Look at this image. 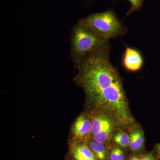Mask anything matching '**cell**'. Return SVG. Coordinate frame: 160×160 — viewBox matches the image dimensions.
<instances>
[{
    "label": "cell",
    "instance_id": "obj_1",
    "mask_svg": "<svg viewBox=\"0 0 160 160\" xmlns=\"http://www.w3.org/2000/svg\"><path fill=\"white\" fill-rule=\"evenodd\" d=\"M111 49L86 54L78 64L73 80L85 93L84 111L102 112L119 127L131 131L138 124L129 108L122 78L109 59Z\"/></svg>",
    "mask_w": 160,
    "mask_h": 160
},
{
    "label": "cell",
    "instance_id": "obj_2",
    "mask_svg": "<svg viewBox=\"0 0 160 160\" xmlns=\"http://www.w3.org/2000/svg\"><path fill=\"white\" fill-rule=\"evenodd\" d=\"M70 57L75 70L78 64L86 54L98 49L111 47L109 40L78 22L70 33Z\"/></svg>",
    "mask_w": 160,
    "mask_h": 160
},
{
    "label": "cell",
    "instance_id": "obj_3",
    "mask_svg": "<svg viewBox=\"0 0 160 160\" xmlns=\"http://www.w3.org/2000/svg\"><path fill=\"white\" fill-rule=\"evenodd\" d=\"M78 22L109 40L121 37L128 31L112 10L90 15Z\"/></svg>",
    "mask_w": 160,
    "mask_h": 160
},
{
    "label": "cell",
    "instance_id": "obj_4",
    "mask_svg": "<svg viewBox=\"0 0 160 160\" xmlns=\"http://www.w3.org/2000/svg\"><path fill=\"white\" fill-rule=\"evenodd\" d=\"M87 112L92 121L91 138L109 146L115 126H118L117 124L109 115L102 112Z\"/></svg>",
    "mask_w": 160,
    "mask_h": 160
},
{
    "label": "cell",
    "instance_id": "obj_5",
    "mask_svg": "<svg viewBox=\"0 0 160 160\" xmlns=\"http://www.w3.org/2000/svg\"><path fill=\"white\" fill-rule=\"evenodd\" d=\"M92 121L90 115L84 111L79 115L70 127L68 142H86L91 138Z\"/></svg>",
    "mask_w": 160,
    "mask_h": 160
},
{
    "label": "cell",
    "instance_id": "obj_6",
    "mask_svg": "<svg viewBox=\"0 0 160 160\" xmlns=\"http://www.w3.org/2000/svg\"><path fill=\"white\" fill-rule=\"evenodd\" d=\"M66 160H98L86 142H68Z\"/></svg>",
    "mask_w": 160,
    "mask_h": 160
},
{
    "label": "cell",
    "instance_id": "obj_7",
    "mask_svg": "<svg viewBox=\"0 0 160 160\" xmlns=\"http://www.w3.org/2000/svg\"><path fill=\"white\" fill-rule=\"evenodd\" d=\"M122 63L124 68L131 72L139 71L144 64V58L138 49L126 46L123 55Z\"/></svg>",
    "mask_w": 160,
    "mask_h": 160
},
{
    "label": "cell",
    "instance_id": "obj_8",
    "mask_svg": "<svg viewBox=\"0 0 160 160\" xmlns=\"http://www.w3.org/2000/svg\"><path fill=\"white\" fill-rule=\"evenodd\" d=\"M144 144L143 131L138 127L132 129L129 136V147L131 151L134 153L142 151L144 149Z\"/></svg>",
    "mask_w": 160,
    "mask_h": 160
},
{
    "label": "cell",
    "instance_id": "obj_9",
    "mask_svg": "<svg viewBox=\"0 0 160 160\" xmlns=\"http://www.w3.org/2000/svg\"><path fill=\"white\" fill-rule=\"evenodd\" d=\"M86 142L98 160H108L109 153L106 145L92 138Z\"/></svg>",
    "mask_w": 160,
    "mask_h": 160
},
{
    "label": "cell",
    "instance_id": "obj_10",
    "mask_svg": "<svg viewBox=\"0 0 160 160\" xmlns=\"http://www.w3.org/2000/svg\"><path fill=\"white\" fill-rule=\"evenodd\" d=\"M113 141L117 145L123 149H126L129 147V136L124 132H119L114 135Z\"/></svg>",
    "mask_w": 160,
    "mask_h": 160
},
{
    "label": "cell",
    "instance_id": "obj_11",
    "mask_svg": "<svg viewBox=\"0 0 160 160\" xmlns=\"http://www.w3.org/2000/svg\"><path fill=\"white\" fill-rule=\"evenodd\" d=\"M115 1L117 0H113ZM131 4L130 9L126 13V16L130 15L132 12L138 11L142 9L143 5V0H128Z\"/></svg>",
    "mask_w": 160,
    "mask_h": 160
},
{
    "label": "cell",
    "instance_id": "obj_12",
    "mask_svg": "<svg viewBox=\"0 0 160 160\" xmlns=\"http://www.w3.org/2000/svg\"><path fill=\"white\" fill-rule=\"evenodd\" d=\"M110 160H122L125 159V153L118 147H116L112 149L109 154Z\"/></svg>",
    "mask_w": 160,
    "mask_h": 160
},
{
    "label": "cell",
    "instance_id": "obj_13",
    "mask_svg": "<svg viewBox=\"0 0 160 160\" xmlns=\"http://www.w3.org/2000/svg\"><path fill=\"white\" fill-rule=\"evenodd\" d=\"M140 160H159L154 151L147 153L140 158Z\"/></svg>",
    "mask_w": 160,
    "mask_h": 160
},
{
    "label": "cell",
    "instance_id": "obj_14",
    "mask_svg": "<svg viewBox=\"0 0 160 160\" xmlns=\"http://www.w3.org/2000/svg\"><path fill=\"white\" fill-rule=\"evenodd\" d=\"M154 151L156 154L158 159H160V143H157L154 147Z\"/></svg>",
    "mask_w": 160,
    "mask_h": 160
},
{
    "label": "cell",
    "instance_id": "obj_15",
    "mask_svg": "<svg viewBox=\"0 0 160 160\" xmlns=\"http://www.w3.org/2000/svg\"><path fill=\"white\" fill-rule=\"evenodd\" d=\"M140 158L136 156H132L129 158L128 160H140Z\"/></svg>",
    "mask_w": 160,
    "mask_h": 160
},
{
    "label": "cell",
    "instance_id": "obj_16",
    "mask_svg": "<svg viewBox=\"0 0 160 160\" xmlns=\"http://www.w3.org/2000/svg\"><path fill=\"white\" fill-rule=\"evenodd\" d=\"M125 160V159H123V160Z\"/></svg>",
    "mask_w": 160,
    "mask_h": 160
}]
</instances>
